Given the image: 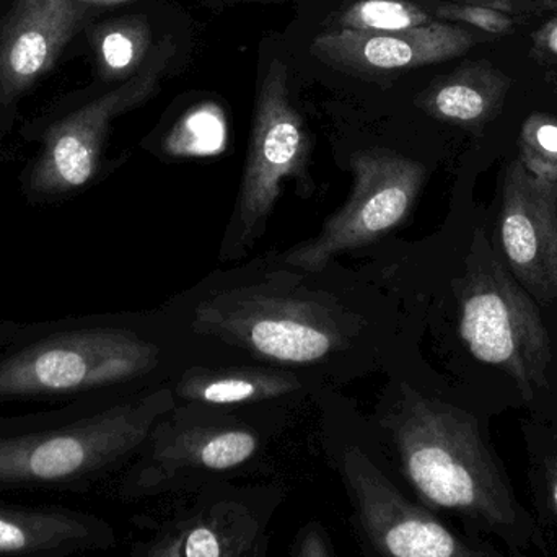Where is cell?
<instances>
[{"label": "cell", "mask_w": 557, "mask_h": 557, "mask_svg": "<svg viewBox=\"0 0 557 557\" xmlns=\"http://www.w3.org/2000/svg\"><path fill=\"white\" fill-rule=\"evenodd\" d=\"M260 447V434L248 425L165 414L121 474L117 497L133 503L227 480L253 461Z\"/></svg>", "instance_id": "cell-7"}, {"label": "cell", "mask_w": 557, "mask_h": 557, "mask_svg": "<svg viewBox=\"0 0 557 557\" xmlns=\"http://www.w3.org/2000/svg\"><path fill=\"white\" fill-rule=\"evenodd\" d=\"M500 244L517 282L540 300H556L557 186L532 175L520 159L504 180Z\"/></svg>", "instance_id": "cell-12"}, {"label": "cell", "mask_w": 557, "mask_h": 557, "mask_svg": "<svg viewBox=\"0 0 557 557\" xmlns=\"http://www.w3.org/2000/svg\"><path fill=\"white\" fill-rule=\"evenodd\" d=\"M22 324L13 323V321L0 320V349L12 343L16 334L20 333Z\"/></svg>", "instance_id": "cell-24"}, {"label": "cell", "mask_w": 557, "mask_h": 557, "mask_svg": "<svg viewBox=\"0 0 557 557\" xmlns=\"http://www.w3.org/2000/svg\"><path fill=\"white\" fill-rule=\"evenodd\" d=\"M352 169L347 205L327 219L317 238L288 251L285 263L318 273L337 255L379 240L408 215L425 180L421 163L386 150L356 153Z\"/></svg>", "instance_id": "cell-9"}, {"label": "cell", "mask_w": 557, "mask_h": 557, "mask_svg": "<svg viewBox=\"0 0 557 557\" xmlns=\"http://www.w3.org/2000/svg\"><path fill=\"white\" fill-rule=\"evenodd\" d=\"M85 18L87 7L75 0H15L0 29V103L48 72Z\"/></svg>", "instance_id": "cell-14"}, {"label": "cell", "mask_w": 557, "mask_h": 557, "mask_svg": "<svg viewBox=\"0 0 557 557\" xmlns=\"http://www.w3.org/2000/svg\"><path fill=\"white\" fill-rule=\"evenodd\" d=\"M460 336L474 359L503 370L523 398L533 399L548 386L552 341L542 314L529 292L491 255L465 288Z\"/></svg>", "instance_id": "cell-6"}, {"label": "cell", "mask_w": 557, "mask_h": 557, "mask_svg": "<svg viewBox=\"0 0 557 557\" xmlns=\"http://www.w3.org/2000/svg\"><path fill=\"white\" fill-rule=\"evenodd\" d=\"M504 87L481 71L460 69L435 81L419 104L437 120L461 126H480L499 110Z\"/></svg>", "instance_id": "cell-17"}, {"label": "cell", "mask_w": 557, "mask_h": 557, "mask_svg": "<svg viewBox=\"0 0 557 557\" xmlns=\"http://www.w3.org/2000/svg\"><path fill=\"white\" fill-rule=\"evenodd\" d=\"M555 46L557 48V33H556V38H555Z\"/></svg>", "instance_id": "cell-26"}, {"label": "cell", "mask_w": 557, "mask_h": 557, "mask_svg": "<svg viewBox=\"0 0 557 557\" xmlns=\"http://www.w3.org/2000/svg\"><path fill=\"white\" fill-rule=\"evenodd\" d=\"M520 162L532 175L557 186V121L533 116L520 136Z\"/></svg>", "instance_id": "cell-20"}, {"label": "cell", "mask_w": 557, "mask_h": 557, "mask_svg": "<svg viewBox=\"0 0 557 557\" xmlns=\"http://www.w3.org/2000/svg\"><path fill=\"white\" fill-rule=\"evenodd\" d=\"M116 545L113 527L94 513L0 500V557H72Z\"/></svg>", "instance_id": "cell-15"}, {"label": "cell", "mask_w": 557, "mask_h": 557, "mask_svg": "<svg viewBox=\"0 0 557 557\" xmlns=\"http://www.w3.org/2000/svg\"><path fill=\"white\" fill-rule=\"evenodd\" d=\"M290 557H336L330 535L320 522L301 527L292 545Z\"/></svg>", "instance_id": "cell-23"}, {"label": "cell", "mask_w": 557, "mask_h": 557, "mask_svg": "<svg viewBox=\"0 0 557 557\" xmlns=\"http://www.w3.org/2000/svg\"><path fill=\"white\" fill-rule=\"evenodd\" d=\"M308 136L288 95L287 69L273 59L258 91L247 165L235 212V244H253L267 227L282 180L304 172Z\"/></svg>", "instance_id": "cell-10"}, {"label": "cell", "mask_w": 557, "mask_h": 557, "mask_svg": "<svg viewBox=\"0 0 557 557\" xmlns=\"http://www.w3.org/2000/svg\"><path fill=\"white\" fill-rule=\"evenodd\" d=\"M474 38L461 26L434 20L393 33L331 28L313 39L310 51L337 71L380 77L457 58L474 45Z\"/></svg>", "instance_id": "cell-13"}, {"label": "cell", "mask_w": 557, "mask_h": 557, "mask_svg": "<svg viewBox=\"0 0 557 557\" xmlns=\"http://www.w3.org/2000/svg\"><path fill=\"white\" fill-rule=\"evenodd\" d=\"M435 15L447 22L468 23V25L478 26L490 33H506L512 28V20L504 15L499 10L487 9V7L473 5V3H463V5H442L438 7Z\"/></svg>", "instance_id": "cell-22"}, {"label": "cell", "mask_w": 557, "mask_h": 557, "mask_svg": "<svg viewBox=\"0 0 557 557\" xmlns=\"http://www.w3.org/2000/svg\"><path fill=\"white\" fill-rule=\"evenodd\" d=\"M434 22L409 0H357L334 20L333 28L367 33H393Z\"/></svg>", "instance_id": "cell-19"}, {"label": "cell", "mask_w": 557, "mask_h": 557, "mask_svg": "<svg viewBox=\"0 0 557 557\" xmlns=\"http://www.w3.org/2000/svg\"><path fill=\"white\" fill-rule=\"evenodd\" d=\"M173 52L175 48L166 39L134 77L46 131L38 157L23 172V191L32 201H55L94 182L114 117L157 94Z\"/></svg>", "instance_id": "cell-8"}, {"label": "cell", "mask_w": 557, "mask_h": 557, "mask_svg": "<svg viewBox=\"0 0 557 557\" xmlns=\"http://www.w3.org/2000/svg\"><path fill=\"white\" fill-rule=\"evenodd\" d=\"M77 3H82V5H113V3H123L131 2V0H75Z\"/></svg>", "instance_id": "cell-25"}, {"label": "cell", "mask_w": 557, "mask_h": 557, "mask_svg": "<svg viewBox=\"0 0 557 557\" xmlns=\"http://www.w3.org/2000/svg\"><path fill=\"white\" fill-rule=\"evenodd\" d=\"M196 324L263 359L297 366L323 359L337 343L336 327L320 308L263 294L205 305Z\"/></svg>", "instance_id": "cell-11"}, {"label": "cell", "mask_w": 557, "mask_h": 557, "mask_svg": "<svg viewBox=\"0 0 557 557\" xmlns=\"http://www.w3.org/2000/svg\"><path fill=\"white\" fill-rule=\"evenodd\" d=\"M152 42V29L143 16L107 23L95 36L101 75L110 81H129L140 71Z\"/></svg>", "instance_id": "cell-18"}, {"label": "cell", "mask_w": 557, "mask_h": 557, "mask_svg": "<svg viewBox=\"0 0 557 557\" xmlns=\"http://www.w3.org/2000/svg\"><path fill=\"white\" fill-rule=\"evenodd\" d=\"M298 388L290 373L268 369H191L180 380L176 395L211 406L244 405L278 398Z\"/></svg>", "instance_id": "cell-16"}, {"label": "cell", "mask_w": 557, "mask_h": 557, "mask_svg": "<svg viewBox=\"0 0 557 557\" xmlns=\"http://www.w3.org/2000/svg\"><path fill=\"white\" fill-rule=\"evenodd\" d=\"M160 349L137 331L91 318L22 324L0 349V406L67 405L143 379Z\"/></svg>", "instance_id": "cell-3"}, {"label": "cell", "mask_w": 557, "mask_h": 557, "mask_svg": "<svg viewBox=\"0 0 557 557\" xmlns=\"http://www.w3.org/2000/svg\"><path fill=\"white\" fill-rule=\"evenodd\" d=\"M532 493L536 509L557 525V444L532 467Z\"/></svg>", "instance_id": "cell-21"}, {"label": "cell", "mask_w": 557, "mask_h": 557, "mask_svg": "<svg viewBox=\"0 0 557 557\" xmlns=\"http://www.w3.org/2000/svg\"><path fill=\"white\" fill-rule=\"evenodd\" d=\"M382 428L421 506L460 520L471 540H497L509 557H552L545 530L470 412L403 386Z\"/></svg>", "instance_id": "cell-1"}, {"label": "cell", "mask_w": 557, "mask_h": 557, "mask_svg": "<svg viewBox=\"0 0 557 557\" xmlns=\"http://www.w3.org/2000/svg\"><path fill=\"white\" fill-rule=\"evenodd\" d=\"M173 405L170 389H157L108 405L88 398L0 416V493H90L134 460Z\"/></svg>", "instance_id": "cell-2"}, {"label": "cell", "mask_w": 557, "mask_h": 557, "mask_svg": "<svg viewBox=\"0 0 557 557\" xmlns=\"http://www.w3.org/2000/svg\"><path fill=\"white\" fill-rule=\"evenodd\" d=\"M165 497L162 509L134 519L131 557H267L285 490L218 480Z\"/></svg>", "instance_id": "cell-4"}, {"label": "cell", "mask_w": 557, "mask_h": 557, "mask_svg": "<svg viewBox=\"0 0 557 557\" xmlns=\"http://www.w3.org/2000/svg\"><path fill=\"white\" fill-rule=\"evenodd\" d=\"M336 470L367 557H509L490 542L458 535L437 513L409 499L359 445L341 450Z\"/></svg>", "instance_id": "cell-5"}]
</instances>
